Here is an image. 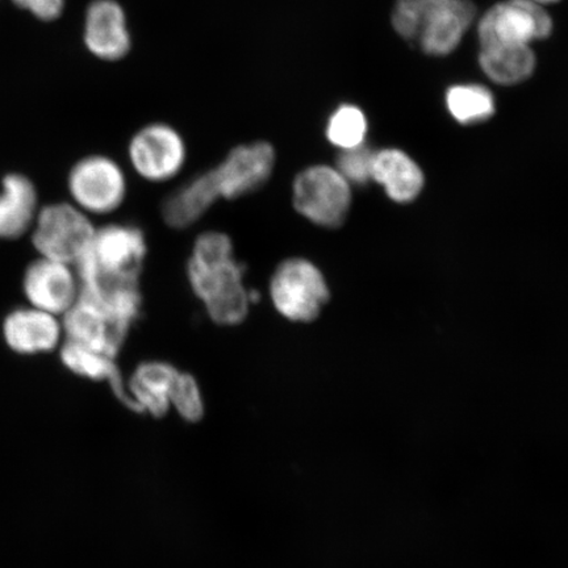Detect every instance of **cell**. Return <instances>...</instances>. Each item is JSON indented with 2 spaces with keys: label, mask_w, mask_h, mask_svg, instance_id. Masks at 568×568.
<instances>
[{
  "label": "cell",
  "mask_w": 568,
  "mask_h": 568,
  "mask_svg": "<svg viewBox=\"0 0 568 568\" xmlns=\"http://www.w3.org/2000/svg\"><path fill=\"white\" fill-rule=\"evenodd\" d=\"M186 274L191 291L213 323L222 326L244 323L253 302L245 284V266L234 255L229 234L220 231L199 234L191 248Z\"/></svg>",
  "instance_id": "1"
},
{
  "label": "cell",
  "mask_w": 568,
  "mask_h": 568,
  "mask_svg": "<svg viewBox=\"0 0 568 568\" xmlns=\"http://www.w3.org/2000/svg\"><path fill=\"white\" fill-rule=\"evenodd\" d=\"M474 18L470 0H397L393 26L426 54L445 55L459 45Z\"/></svg>",
  "instance_id": "2"
},
{
  "label": "cell",
  "mask_w": 568,
  "mask_h": 568,
  "mask_svg": "<svg viewBox=\"0 0 568 568\" xmlns=\"http://www.w3.org/2000/svg\"><path fill=\"white\" fill-rule=\"evenodd\" d=\"M329 296L324 273L308 258L283 260L270 276L268 300L276 314L290 323L315 322Z\"/></svg>",
  "instance_id": "3"
},
{
  "label": "cell",
  "mask_w": 568,
  "mask_h": 568,
  "mask_svg": "<svg viewBox=\"0 0 568 568\" xmlns=\"http://www.w3.org/2000/svg\"><path fill=\"white\" fill-rule=\"evenodd\" d=\"M275 151L265 141L248 142L233 148L216 168L196 178L199 186L212 204L236 201L261 190L275 169Z\"/></svg>",
  "instance_id": "4"
},
{
  "label": "cell",
  "mask_w": 568,
  "mask_h": 568,
  "mask_svg": "<svg viewBox=\"0 0 568 568\" xmlns=\"http://www.w3.org/2000/svg\"><path fill=\"white\" fill-rule=\"evenodd\" d=\"M95 225L74 204L53 203L41 207L32 226L31 239L39 257L77 266L87 257Z\"/></svg>",
  "instance_id": "5"
},
{
  "label": "cell",
  "mask_w": 568,
  "mask_h": 568,
  "mask_svg": "<svg viewBox=\"0 0 568 568\" xmlns=\"http://www.w3.org/2000/svg\"><path fill=\"white\" fill-rule=\"evenodd\" d=\"M291 201L295 211L311 224L335 230L349 215L352 184L336 166L312 165L294 178Z\"/></svg>",
  "instance_id": "6"
},
{
  "label": "cell",
  "mask_w": 568,
  "mask_h": 568,
  "mask_svg": "<svg viewBox=\"0 0 568 568\" xmlns=\"http://www.w3.org/2000/svg\"><path fill=\"white\" fill-rule=\"evenodd\" d=\"M148 254L144 232L132 224H109L97 229L90 251L77 272L119 281H139Z\"/></svg>",
  "instance_id": "7"
},
{
  "label": "cell",
  "mask_w": 568,
  "mask_h": 568,
  "mask_svg": "<svg viewBox=\"0 0 568 568\" xmlns=\"http://www.w3.org/2000/svg\"><path fill=\"white\" fill-rule=\"evenodd\" d=\"M71 204L87 215L105 216L125 202L128 181L122 166L105 155L77 162L68 178Z\"/></svg>",
  "instance_id": "8"
},
{
  "label": "cell",
  "mask_w": 568,
  "mask_h": 568,
  "mask_svg": "<svg viewBox=\"0 0 568 568\" xmlns=\"http://www.w3.org/2000/svg\"><path fill=\"white\" fill-rule=\"evenodd\" d=\"M133 172L151 183L174 180L187 160V146L172 125L153 123L141 128L128 145Z\"/></svg>",
  "instance_id": "9"
},
{
  "label": "cell",
  "mask_w": 568,
  "mask_h": 568,
  "mask_svg": "<svg viewBox=\"0 0 568 568\" xmlns=\"http://www.w3.org/2000/svg\"><path fill=\"white\" fill-rule=\"evenodd\" d=\"M552 20L544 6L532 0H507L493 7L480 20V47L530 45L548 38Z\"/></svg>",
  "instance_id": "10"
},
{
  "label": "cell",
  "mask_w": 568,
  "mask_h": 568,
  "mask_svg": "<svg viewBox=\"0 0 568 568\" xmlns=\"http://www.w3.org/2000/svg\"><path fill=\"white\" fill-rule=\"evenodd\" d=\"M21 287L28 305L60 317L68 314L82 293L75 266L44 257L28 265Z\"/></svg>",
  "instance_id": "11"
},
{
  "label": "cell",
  "mask_w": 568,
  "mask_h": 568,
  "mask_svg": "<svg viewBox=\"0 0 568 568\" xmlns=\"http://www.w3.org/2000/svg\"><path fill=\"white\" fill-rule=\"evenodd\" d=\"M62 323L65 339L115 358L131 328L130 324L82 293L80 300L62 317Z\"/></svg>",
  "instance_id": "12"
},
{
  "label": "cell",
  "mask_w": 568,
  "mask_h": 568,
  "mask_svg": "<svg viewBox=\"0 0 568 568\" xmlns=\"http://www.w3.org/2000/svg\"><path fill=\"white\" fill-rule=\"evenodd\" d=\"M2 335L7 346L20 355H39L60 349L65 341L62 317L26 305L3 320Z\"/></svg>",
  "instance_id": "13"
},
{
  "label": "cell",
  "mask_w": 568,
  "mask_h": 568,
  "mask_svg": "<svg viewBox=\"0 0 568 568\" xmlns=\"http://www.w3.org/2000/svg\"><path fill=\"white\" fill-rule=\"evenodd\" d=\"M89 51L105 61L123 59L132 45L125 11L116 0H95L89 7L84 24Z\"/></svg>",
  "instance_id": "14"
},
{
  "label": "cell",
  "mask_w": 568,
  "mask_h": 568,
  "mask_svg": "<svg viewBox=\"0 0 568 568\" xmlns=\"http://www.w3.org/2000/svg\"><path fill=\"white\" fill-rule=\"evenodd\" d=\"M180 371L165 361L142 362L125 383L133 410L162 417L170 408V399Z\"/></svg>",
  "instance_id": "15"
},
{
  "label": "cell",
  "mask_w": 568,
  "mask_h": 568,
  "mask_svg": "<svg viewBox=\"0 0 568 568\" xmlns=\"http://www.w3.org/2000/svg\"><path fill=\"white\" fill-rule=\"evenodd\" d=\"M40 209L38 191L30 178L4 176L0 191V240H18L31 232Z\"/></svg>",
  "instance_id": "16"
},
{
  "label": "cell",
  "mask_w": 568,
  "mask_h": 568,
  "mask_svg": "<svg viewBox=\"0 0 568 568\" xmlns=\"http://www.w3.org/2000/svg\"><path fill=\"white\" fill-rule=\"evenodd\" d=\"M373 181L385 187L387 195L397 203H408L420 194L424 175L417 163L397 149L375 153Z\"/></svg>",
  "instance_id": "17"
},
{
  "label": "cell",
  "mask_w": 568,
  "mask_h": 568,
  "mask_svg": "<svg viewBox=\"0 0 568 568\" xmlns=\"http://www.w3.org/2000/svg\"><path fill=\"white\" fill-rule=\"evenodd\" d=\"M59 351L61 362L68 371L82 376V378L109 382L119 400H122L128 408H132L130 397L126 394L125 382L115 357L92 351L90 347L68 339L63 341Z\"/></svg>",
  "instance_id": "18"
},
{
  "label": "cell",
  "mask_w": 568,
  "mask_h": 568,
  "mask_svg": "<svg viewBox=\"0 0 568 568\" xmlns=\"http://www.w3.org/2000/svg\"><path fill=\"white\" fill-rule=\"evenodd\" d=\"M479 63L489 80L509 87L532 74L536 55L530 45H486L480 49Z\"/></svg>",
  "instance_id": "19"
},
{
  "label": "cell",
  "mask_w": 568,
  "mask_h": 568,
  "mask_svg": "<svg viewBox=\"0 0 568 568\" xmlns=\"http://www.w3.org/2000/svg\"><path fill=\"white\" fill-rule=\"evenodd\" d=\"M446 104L452 116L460 124L485 122L495 113L491 91L479 84H458L446 94Z\"/></svg>",
  "instance_id": "20"
},
{
  "label": "cell",
  "mask_w": 568,
  "mask_h": 568,
  "mask_svg": "<svg viewBox=\"0 0 568 568\" xmlns=\"http://www.w3.org/2000/svg\"><path fill=\"white\" fill-rule=\"evenodd\" d=\"M367 119L359 106L353 104L339 105L326 123L325 136L339 151L365 145Z\"/></svg>",
  "instance_id": "21"
},
{
  "label": "cell",
  "mask_w": 568,
  "mask_h": 568,
  "mask_svg": "<svg viewBox=\"0 0 568 568\" xmlns=\"http://www.w3.org/2000/svg\"><path fill=\"white\" fill-rule=\"evenodd\" d=\"M170 406H173L186 422L201 420L204 414L203 396L193 375L183 372L178 374Z\"/></svg>",
  "instance_id": "22"
},
{
  "label": "cell",
  "mask_w": 568,
  "mask_h": 568,
  "mask_svg": "<svg viewBox=\"0 0 568 568\" xmlns=\"http://www.w3.org/2000/svg\"><path fill=\"white\" fill-rule=\"evenodd\" d=\"M374 155L365 145L341 151L336 169L351 184H365L373 181Z\"/></svg>",
  "instance_id": "23"
},
{
  "label": "cell",
  "mask_w": 568,
  "mask_h": 568,
  "mask_svg": "<svg viewBox=\"0 0 568 568\" xmlns=\"http://www.w3.org/2000/svg\"><path fill=\"white\" fill-rule=\"evenodd\" d=\"M13 2L42 20L59 18L65 6V0H13Z\"/></svg>",
  "instance_id": "24"
},
{
  "label": "cell",
  "mask_w": 568,
  "mask_h": 568,
  "mask_svg": "<svg viewBox=\"0 0 568 568\" xmlns=\"http://www.w3.org/2000/svg\"><path fill=\"white\" fill-rule=\"evenodd\" d=\"M532 2L544 6V4H548V3L558 2V0H532Z\"/></svg>",
  "instance_id": "25"
}]
</instances>
